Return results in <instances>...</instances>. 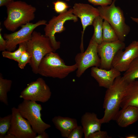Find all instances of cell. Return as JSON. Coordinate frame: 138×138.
Here are the masks:
<instances>
[{
  "instance_id": "obj_3",
  "label": "cell",
  "mask_w": 138,
  "mask_h": 138,
  "mask_svg": "<svg viewBox=\"0 0 138 138\" xmlns=\"http://www.w3.org/2000/svg\"><path fill=\"white\" fill-rule=\"evenodd\" d=\"M77 68L76 64L67 65L58 53L52 52L46 54L41 60L38 66V74L45 77L62 79Z\"/></svg>"
},
{
  "instance_id": "obj_32",
  "label": "cell",
  "mask_w": 138,
  "mask_h": 138,
  "mask_svg": "<svg viewBox=\"0 0 138 138\" xmlns=\"http://www.w3.org/2000/svg\"><path fill=\"white\" fill-rule=\"evenodd\" d=\"M15 0H0V7L7 6Z\"/></svg>"
},
{
  "instance_id": "obj_4",
  "label": "cell",
  "mask_w": 138,
  "mask_h": 138,
  "mask_svg": "<svg viewBox=\"0 0 138 138\" xmlns=\"http://www.w3.org/2000/svg\"><path fill=\"white\" fill-rule=\"evenodd\" d=\"M26 43L27 51L31 56L29 64L33 72L38 74L39 65L43 57L47 54L56 51L48 37L36 31H33L31 38Z\"/></svg>"
},
{
  "instance_id": "obj_7",
  "label": "cell",
  "mask_w": 138,
  "mask_h": 138,
  "mask_svg": "<svg viewBox=\"0 0 138 138\" xmlns=\"http://www.w3.org/2000/svg\"><path fill=\"white\" fill-rule=\"evenodd\" d=\"M70 20L74 22L78 20V17L73 13L72 8L59 14L57 16H54L45 25L44 35L49 38L52 47L55 51L60 48L61 42L56 40L55 34L65 31V28L64 24L67 21Z\"/></svg>"
},
{
  "instance_id": "obj_21",
  "label": "cell",
  "mask_w": 138,
  "mask_h": 138,
  "mask_svg": "<svg viewBox=\"0 0 138 138\" xmlns=\"http://www.w3.org/2000/svg\"><path fill=\"white\" fill-rule=\"evenodd\" d=\"M12 82L11 80L4 78L0 74V101L8 105L7 93L10 90Z\"/></svg>"
},
{
  "instance_id": "obj_28",
  "label": "cell",
  "mask_w": 138,
  "mask_h": 138,
  "mask_svg": "<svg viewBox=\"0 0 138 138\" xmlns=\"http://www.w3.org/2000/svg\"><path fill=\"white\" fill-rule=\"evenodd\" d=\"M83 134L82 126L77 125L71 132L67 138H82Z\"/></svg>"
},
{
  "instance_id": "obj_13",
  "label": "cell",
  "mask_w": 138,
  "mask_h": 138,
  "mask_svg": "<svg viewBox=\"0 0 138 138\" xmlns=\"http://www.w3.org/2000/svg\"><path fill=\"white\" fill-rule=\"evenodd\" d=\"M119 50L112 63L113 67L120 72L125 71L132 61L138 57V42L134 41L125 48Z\"/></svg>"
},
{
  "instance_id": "obj_37",
  "label": "cell",
  "mask_w": 138,
  "mask_h": 138,
  "mask_svg": "<svg viewBox=\"0 0 138 138\" xmlns=\"http://www.w3.org/2000/svg\"><path fill=\"white\" fill-rule=\"evenodd\" d=\"M66 1H69L70 0H65Z\"/></svg>"
},
{
  "instance_id": "obj_9",
  "label": "cell",
  "mask_w": 138,
  "mask_h": 138,
  "mask_svg": "<svg viewBox=\"0 0 138 138\" xmlns=\"http://www.w3.org/2000/svg\"><path fill=\"white\" fill-rule=\"evenodd\" d=\"M51 92L43 78L39 77L31 82L21 91L20 98L24 100L45 103L50 99Z\"/></svg>"
},
{
  "instance_id": "obj_33",
  "label": "cell",
  "mask_w": 138,
  "mask_h": 138,
  "mask_svg": "<svg viewBox=\"0 0 138 138\" xmlns=\"http://www.w3.org/2000/svg\"><path fill=\"white\" fill-rule=\"evenodd\" d=\"M49 137L48 134L45 131L40 134H38L35 138H48Z\"/></svg>"
},
{
  "instance_id": "obj_10",
  "label": "cell",
  "mask_w": 138,
  "mask_h": 138,
  "mask_svg": "<svg viewBox=\"0 0 138 138\" xmlns=\"http://www.w3.org/2000/svg\"><path fill=\"white\" fill-rule=\"evenodd\" d=\"M47 21L40 20L34 23L29 22L22 25L19 30L9 34L5 33L3 37L6 40V50L12 52L16 49L17 45L27 42L31 38L34 29L42 25H45Z\"/></svg>"
},
{
  "instance_id": "obj_11",
  "label": "cell",
  "mask_w": 138,
  "mask_h": 138,
  "mask_svg": "<svg viewBox=\"0 0 138 138\" xmlns=\"http://www.w3.org/2000/svg\"><path fill=\"white\" fill-rule=\"evenodd\" d=\"M12 118L10 128L8 132L16 138H35L37 134L33 130L28 121L23 117L17 108L11 109Z\"/></svg>"
},
{
  "instance_id": "obj_15",
  "label": "cell",
  "mask_w": 138,
  "mask_h": 138,
  "mask_svg": "<svg viewBox=\"0 0 138 138\" xmlns=\"http://www.w3.org/2000/svg\"><path fill=\"white\" fill-rule=\"evenodd\" d=\"M90 74L99 86L107 89L113 84L116 78L121 75L120 72L113 67L106 70L95 66L91 67Z\"/></svg>"
},
{
  "instance_id": "obj_31",
  "label": "cell",
  "mask_w": 138,
  "mask_h": 138,
  "mask_svg": "<svg viewBox=\"0 0 138 138\" xmlns=\"http://www.w3.org/2000/svg\"><path fill=\"white\" fill-rule=\"evenodd\" d=\"M0 31V51L3 52L6 50L7 42L1 33V28Z\"/></svg>"
},
{
  "instance_id": "obj_2",
  "label": "cell",
  "mask_w": 138,
  "mask_h": 138,
  "mask_svg": "<svg viewBox=\"0 0 138 138\" xmlns=\"http://www.w3.org/2000/svg\"><path fill=\"white\" fill-rule=\"evenodd\" d=\"M128 83L121 76L116 78L113 84L107 89L103 103L104 114L100 119L102 123L114 120L119 110L122 100Z\"/></svg>"
},
{
  "instance_id": "obj_25",
  "label": "cell",
  "mask_w": 138,
  "mask_h": 138,
  "mask_svg": "<svg viewBox=\"0 0 138 138\" xmlns=\"http://www.w3.org/2000/svg\"><path fill=\"white\" fill-rule=\"evenodd\" d=\"M12 118V114L3 117H0V138L4 137L10 128Z\"/></svg>"
},
{
  "instance_id": "obj_23",
  "label": "cell",
  "mask_w": 138,
  "mask_h": 138,
  "mask_svg": "<svg viewBox=\"0 0 138 138\" xmlns=\"http://www.w3.org/2000/svg\"><path fill=\"white\" fill-rule=\"evenodd\" d=\"M122 77L128 83L138 79V57L131 63Z\"/></svg>"
},
{
  "instance_id": "obj_17",
  "label": "cell",
  "mask_w": 138,
  "mask_h": 138,
  "mask_svg": "<svg viewBox=\"0 0 138 138\" xmlns=\"http://www.w3.org/2000/svg\"><path fill=\"white\" fill-rule=\"evenodd\" d=\"M80 121L85 138H88L91 134L100 130L102 124L96 114L89 112H86L82 115Z\"/></svg>"
},
{
  "instance_id": "obj_36",
  "label": "cell",
  "mask_w": 138,
  "mask_h": 138,
  "mask_svg": "<svg viewBox=\"0 0 138 138\" xmlns=\"http://www.w3.org/2000/svg\"><path fill=\"white\" fill-rule=\"evenodd\" d=\"M126 138H137V137L134 135H129L125 136Z\"/></svg>"
},
{
  "instance_id": "obj_24",
  "label": "cell",
  "mask_w": 138,
  "mask_h": 138,
  "mask_svg": "<svg viewBox=\"0 0 138 138\" xmlns=\"http://www.w3.org/2000/svg\"><path fill=\"white\" fill-rule=\"evenodd\" d=\"M26 42L22 43L19 44L18 49L13 52L6 50L2 52V54L3 57L14 60L18 62L19 58L25 51H27Z\"/></svg>"
},
{
  "instance_id": "obj_19",
  "label": "cell",
  "mask_w": 138,
  "mask_h": 138,
  "mask_svg": "<svg viewBox=\"0 0 138 138\" xmlns=\"http://www.w3.org/2000/svg\"><path fill=\"white\" fill-rule=\"evenodd\" d=\"M131 106L138 107V80L128 83L120 104V108Z\"/></svg>"
},
{
  "instance_id": "obj_8",
  "label": "cell",
  "mask_w": 138,
  "mask_h": 138,
  "mask_svg": "<svg viewBox=\"0 0 138 138\" xmlns=\"http://www.w3.org/2000/svg\"><path fill=\"white\" fill-rule=\"evenodd\" d=\"M98 44L91 39L85 51L78 53L75 56L74 59L77 66V77H80L90 67H99L101 60L98 53Z\"/></svg>"
},
{
  "instance_id": "obj_38",
  "label": "cell",
  "mask_w": 138,
  "mask_h": 138,
  "mask_svg": "<svg viewBox=\"0 0 138 138\" xmlns=\"http://www.w3.org/2000/svg\"><path fill=\"white\" fill-rule=\"evenodd\" d=\"M137 41V42H138V40Z\"/></svg>"
},
{
  "instance_id": "obj_27",
  "label": "cell",
  "mask_w": 138,
  "mask_h": 138,
  "mask_svg": "<svg viewBox=\"0 0 138 138\" xmlns=\"http://www.w3.org/2000/svg\"><path fill=\"white\" fill-rule=\"evenodd\" d=\"M31 59V55L28 51L24 52L18 62L19 67L21 69H24L26 64L30 63Z\"/></svg>"
},
{
  "instance_id": "obj_20",
  "label": "cell",
  "mask_w": 138,
  "mask_h": 138,
  "mask_svg": "<svg viewBox=\"0 0 138 138\" xmlns=\"http://www.w3.org/2000/svg\"><path fill=\"white\" fill-rule=\"evenodd\" d=\"M119 40L114 29L106 20H104L103 23L102 42L111 43Z\"/></svg>"
},
{
  "instance_id": "obj_5",
  "label": "cell",
  "mask_w": 138,
  "mask_h": 138,
  "mask_svg": "<svg viewBox=\"0 0 138 138\" xmlns=\"http://www.w3.org/2000/svg\"><path fill=\"white\" fill-rule=\"evenodd\" d=\"M116 0L107 6H99L98 9L99 16L106 20L116 32L119 40L124 42L130 31V28L125 22L122 10L115 5Z\"/></svg>"
},
{
  "instance_id": "obj_1",
  "label": "cell",
  "mask_w": 138,
  "mask_h": 138,
  "mask_svg": "<svg viewBox=\"0 0 138 138\" xmlns=\"http://www.w3.org/2000/svg\"><path fill=\"white\" fill-rule=\"evenodd\" d=\"M6 7L7 17L3 24L9 31L14 32L19 27L30 22L35 18L36 8L25 2L14 1Z\"/></svg>"
},
{
  "instance_id": "obj_34",
  "label": "cell",
  "mask_w": 138,
  "mask_h": 138,
  "mask_svg": "<svg viewBox=\"0 0 138 138\" xmlns=\"http://www.w3.org/2000/svg\"><path fill=\"white\" fill-rule=\"evenodd\" d=\"M4 138H16L13 134L7 132L4 137Z\"/></svg>"
},
{
  "instance_id": "obj_22",
  "label": "cell",
  "mask_w": 138,
  "mask_h": 138,
  "mask_svg": "<svg viewBox=\"0 0 138 138\" xmlns=\"http://www.w3.org/2000/svg\"><path fill=\"white\" fill-rule=\"evenodd\" d=\"M103 20L99 16L94 19L93 23L94 30L91 39L98 45L101 44L102 42Z\"/></svg>"
},
{
  "instance_id": "obj_18",
  "label": "cell",
  "mask_w": 138,
  "mask_h": 138,
  "mask_svg": "<svg viewBox=\"0 0 138 138\" xmlns=\"http://www.w3.org/2000/svg\"><path fill=\"white\" fill-rule=\"evenodd\" d=\"M52 121L60 131L62 136L66 138H67L72 131L78 125L76 119L59 116L54 117Z\"/></svg>"
},
{
  "instance_id": "obj_12",
  "label": "cell",
  "mask_w": 138,
  "mask_h": 138,
  "mask_svg": "<svg viewBox=\"0 0 138 138\" xmlns=\"http://www.w3.org/2000/svg\"><path fill=\"white\" fill-rule=\"evenodd\" d=\"M73 14L81 20L83 31L82 32L80 49L81 52H84L83 36L85 31L87 27L92 25L94 19L99 16L97 8L88 4L81 3H76L73 8Z\"/></svg>"
},
{
  "instance_id": "obj_16",
  "label": "cell",
  "mask_w": 138,
  "mask_h": 138,
  "mask_svg": "<svg viewBox=\"0 0 138 138\" xmlns=\"http://www.w3.org/2000/svg\"><path fill=\"white\" fill-rule=\"evenodd\" d=\"M138 120V107L130 106L119 110L114 120L119 126L125 128L135 123Z\"/></svg>"
},
{
  "instance_id": "obj_6",
  "label": "cell",
  "mask_w": 138,
  "mask_h": 138,
  "mask_svg": "<svg viewBox=\"0 0 138 138\" xmlns=\"http://www.w3.org/2000/svg\"><path fill=\"white\" fill-rule=\"evenodd\" d=\"M21 115L30 124L33 131L40 134L50 128L51 125L44 122L41 118V105L36 102L24 100L17 107Z\"/></svg>"
},
{
  "instance_id": "obj_26",
  "label": "cell",
  "mask_w": 138,
  "mask_h": 138,
  "mask_svg": "<svg viewBox=\"0 0 138 138\" xmlns=\"http://www.w3.org/2000/svg\"><path fill=\"white\" fill-rule=\"evenodd\" d=\"M53 3L54 11L59 14L67 11L69 7L66 2L61 0H57L53 2Z\"/></svg>"
},
{
  "instance_id": "obj_30",
  "label": "cell",
  "mask_w": 138,
  "mask_h": 138,
  "mask_svg": "<svg viewBox=\"0 0 138 138\" xmlns=\"http://www.w3.org/2000/svg\"><path fill=\"white\" fill-rule=\"evenodd\" d=\"M88 2L94 5L107 6L110 5L113 0H87Z\"/></svg>"
},
{
  "instance_id": "obj_14",
  "label": "cell",
  "mask_w": 138,
  "mask_h": 138,
  "mask_svg": "<svg viewBox=\"0 0 138 138\" xmlns=\"http://www.w3.org/2000/svg\"><path fill=\"white\" fill-rule=\"evenodd\" d=\"M124 42L119 40L113 42H102L98 45L97 51L101 60L99 68L106 70L112 67V63L117 52L119 50L125 48Z\"/></svg>"
},
{
  "instance_id": "obj_29",
  "label": "cell",
  "mask_w": 138,
  "mask_h": 138,
  "mask_svg": "<svg viewBox=\"0 0 138 138\" xmlns=\"http://www.w3.org/2000/svg\"><path fill=\"white\" fill-rule=\"evenodd\" d=\"M107 131L101 130L96 131L90 134L88 138H110Z\"/></svg>"
},
{
  "instance_id": "obj_35",
  "label": "cell",
  "mask_w": 138,
  "mask_h": 138,
  "mask_svg": "<svg viewBox=\"0 0 138 138\" xmlns=\"http://www.w3.org/2000/svg\"><path fill=\"white\" fill-rule=\"evenodd\" d=\"M131 18L132 21L138 24V17H131Z\"/></svg>"
}]
</instances>
